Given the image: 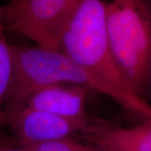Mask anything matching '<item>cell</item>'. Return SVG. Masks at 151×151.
<instances>
[{
  "instance_id": "12",
  "label": "cell",
  "mask_w": 151,
  "mask_h": 151,
  "mask_svg": "<svg viewBox=\"0 0 151 151\" xmlns=\"http://www.w3.org/2000/svg\"><path fill=\"white\" fill-rule=\"evenodd\" d=\"M150 2H151V0H150Z\"/></svg>"
},
{
  "instance_id": "11",
  "label": "cell",
  "mask_w": 151,
  "mask_h": 151,
  "mask_svg": "<svg viewBox=\"0 0 151 151\" xmlns=\"http://www.w3.org/2000/svg\"><path fill=\"white\" fill-rule=\"evenodd\" d=\"M0 151H26L22 148H14L11 146L6 145L2 143H0Z\"/></svg>"
},
{
  "instance_id": "8",
  "label": "cell",
  "mask_w": 151,
  "mask_h": 151,
  "mask_svg": "<svg viewBox=\"0 0 151 151\" xmlns=\"http://www.w3.org/2000/svg\"><path fill=\"white\" fill-rule=\"evenodd\" d=\"M2 6L0 4V127L4 126V106L13 70L12 45L6 38L7 29L4 22Z\"/></svg>"
},
{
  "instance_id": "9",
  "label": "cell",
  "mask_w": 151,
  "mask_h": 151,
  "mask_svg": "<svg viewBox=\"0 0 151 151\" xmlns=\"http://www.w3.org/2000/svg\"><path fill=\"white\" fill-rule=\"evenodd\" d=\"M88 145H89L80 143L72 138H66L43 143L24 145L19 147L26 151H83Z\"/></svg>"
},
{
  "instance_id": "7",
  "label": "cell",
  "mask_w": 151,
  "mask_h": 151,
  "mask_svg": "<svg viewBox=\"0 0 151 151\" xmlns=\"http://www.w3.org/2000/svg\"><path fill=\"white\" fill-rule=\"evenodd\" d=\"M83 138L100 151H151V119L128 128L108 124Z\"/></svg>"
},
{
  "instance_id": "4",
  "label": "cell",
  "mask_w": 151,
  "mask_h": 151,
  "mask_svg": "<svg viewBox=\"0 0 151 151\" xmlns=\"http://www.w3.org/2000/svg\"><path fill=\"white\" fill-rule=\"evenodd\" d=\"M79 0H11L2 6L6 29L33 40L40 48L59 50V40Z\"/></svg>"
},
{
  "instance_id": "6",
  "label": "cell",
  "mask_w": 151,
  "mask_h": 151,
  "mask_svg": "<svg viewBox=\"0 0 151 151\" xmlns=\"http://www.w3.org/2000/svg\"><path fill=\"white\" fill-rule=\"evenodd\" d=\"M87 92V89L77 85H50L34 92L24 107L66 119L88 121L92 118L86 112Z\"/></svg>"
},
{
  "instance_id": "3",
  "label": "cell",
  "mask_w": 151,
  "mask_h": 151,
  "mask_svg": "<svg viewBox=\"0 0 151 151\" xmlns=\"http://www.w3.org/2000/svg\"><path fill=\"white\" fill-rule=\"evenodd\" d=\"M105 9L113 58L131 89L140 97L151 54L150 0H112L105 4Z\"/></svg>"
},
{
  "instance_id": "2",
  "label": "cell",
  "mask_w": 151,
  "mask_h": 151,
  "mask_svg": "<svg viewBox=\"0 0 151 151\" xmlns=\"http://www.w3.org/2000/svg\"><path fill=\"white\" fill-rule=\"evenodd\" d=\"M12 55L13 70L4 101V114L24 107L29 97L39 89L65 83L106 95L132 113L122 95L60 50L12 45Z\"/></svg>"
},
{
  "instance_id": "5",
  "label": "cell",
  "mask_w": 151,
  "mask_h": 151,
  "mask_svg": "<svg viewBox=\"0 0 151 151\" xmlns=\"http://www.w3.org/2000/svg\"><path fill=\"white\" fill-rule=\"evenodd\" d=\"M108 124L96 119L88 121L66 119L28 107L5 113L4 119V125L13 129L20 145L71 138L76 134L83 137L96 133Z\"/></svg>"
},
{
  "instance_id": "10",
  "label": "cell",
  "mask_w": 151,
  "mask_h": 151,
  "mask_svg": "<svg viewBox=\"0 0 151 151\" xmlns=\"http://www.w3.org/2000/svg\"><path fill=\"white\" fill-rule=\"evenodd\" d=\"M140 97L151 107V54L150 61H149V65H148L145 81V84H144Z\"/></svg>"
},
{
  "instance_id": "1",
  "label": "cell",
  "mask_w": 151,
  "mask_h": 151,
  "mask_svg": "<svg viewBox=\"0 0 151 151\" xmlns=\"http://www.w3.org/2000/svg\"><path fill=\"white\" fill-rule=\"evenodd\" d=\"M105 4L102 0H79L61 31L59 50L122 95L132 113L144 119H151V107L131 89L113 58Z\"/></svg>"
}]
</instances>
